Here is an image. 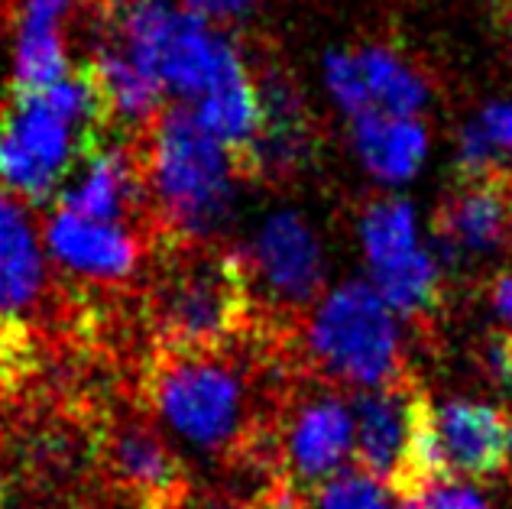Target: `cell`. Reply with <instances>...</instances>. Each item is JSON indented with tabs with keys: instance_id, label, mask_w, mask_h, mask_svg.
Instances as JSON below:
<instances>
[{
	"instance_id": "1",
	"label": "cell",
	"mask_w": 512,
	"mask_h": 509,
	"mask_svg": "<svg viewBox=\"0 0 512 509\" xmlns=\"http://www.w3.org/2000/svg\"><path fill=\"white\" fill-rule=\"evenodd\" d=\"M111 124L88 65L43 91H13L0 104V189L46 202L75 159L98 150Z\"/></svg>"
},
{
	"instance_id": "2",
	"label": "cell",
	"mask_w": 512,
	"mask_h": 509,
	"mask_svg": "<svg viewBox=\"0 0 512 509\" xmlns=\"http://www.w3.org/2000/svg\"><path fill=\"white\" fill-rule=\"evenodd\" d=\"M150 221L159 247L205 244L231 211L234 159L188 107L159 111L143 150Z\"/></svg>"
},
{
	"instance_id": "3",
	"label": "cell",
	"mask_w": 512,
	"mask_h": 509,
	"mask_svg": "<svg viewBox=\"0 0 512 509\" xmlns=\"http://www.w3.org/2000/svg\"><path fill=\"white\" fill-rule=\"evenodd\" d=\"M140 390L182 438L231 461H263L276 441L269 438V422L253 415L247 377L227 351L179 354L156 347Z\"/></svg>"
},
{
	"instance_id": "4",
	"label": "cell",
	"mask_w": 512,
	"mask_h": 509,
	"mask_svg": "<svg viewBox=\"0 0 512 509\" xmlns=\"http://www.w3.org/2000/svg\"><path fill=\"white\" fill-rule=\"evenodd\" d=\"M169 266L150 299V325L159 351H231L253 334L250 257L188 244L166 250Z\"/></svg>"
},
{
	"instance_id": "5",
	"label": "cell",
	"mask_w": 512,
	"mask_h": 509,
	"mask_svg": "<svg viewBox=\"0 0 512 509\" xmlns=\"http://www.w3.org/2000/svg\"><path fill=\"white\" fill-rule=\"evenodd\" d=\"M308 344L325 373L363 390L415 380L396 328V315L376 289L347 283L318 305Z\"/></svg>"
},
{
	"instance_id": "6",
	"label": "cell",
	"mask_w": 512,
	"mask_h": 509,
	"mask_svg": "<svg viewBox=\"0 0 512 509\" xmlns=\"http://www.w3.org/2000/svg\"><path fill=\"white\" fill-rule=\"evenodd\" d=\"M325 82L350 120L360 117H415L428 101L425 78L383 46L331 52Z\"/></svg>"
},
{
	"instance_id": "7",
	"label": "cell",
	"mask_w": 512,
	"mask_h": 509,
	"mask_svg": "<svg viewBox=\"0 0 512 509\" xmlns=\"http://www.w3.org/2000/svg\"><path fill=\"white\" fill-rule=\"evenodd\" d=\"M101 458L117 490L140 509H188L192 480L182 458L175 454L156 428L143 422H117L104 435Z\"/></svg>"
},
{
	"instance_id": "8",
	"label": "cell",
	"mask_w": 512,
	"mask_h": 509,
	"mask_svg": "<svg viewBox=\"0 0 512 509\" xmlns=\"http://www.w3.org/2000/svg\"><path fill=\"white\" fill-rule=\"evenodd\" d=\"M512 224V172H454L435 211V237L451 260L480 257L506 240Z\"/></svg>"
},
{
	"instance_id": "9",
	"label": "cell",
	"mask_w": 512,
	"mask_h": 509,
	"mask_svg": "<svg viewBox=\"0 0 512 509\" xmlns=\"http://www.w3.org/2000/svg\"><path fill=\"white\" fill-rule=\"evenodd\" d=\"M250 270L279 302L302 305L312 299L325 276V260L308 221L292 211L273 214L253 244Z\"/></svg>"
},
{
	"instance_id": "10",
	"label": "cell",
	"mask_w": 512,
	"mask_h": 509,
	"mask_svg": "<svg viewBox=\"0 0 512 509\" xmlns=\"http://www.w3.org/2000/svg\"><path fill=\"white\" fill-rule=\"evenodd\" d=\"M146 195V172L143 150L130 143L98 146L85 159V172L78 176L72 189H65L59 208L82 214L94 221H124L130 214H143Z\"/></svg>"
},
{
	"instance_id": "11",
	"label": "cell",
	"mask_w": 512,
	"mask_h": 509,
	"mask_svg": "<svg viewBox=\"0 0 512 509\" xmlns=\"http://www.w3.org/2000/svg\"><path fill=\"white\" fill-rule=\"evenodd\" d=\"M49 250L62 266L98 283H120L140 263V237L117 221H94L59 208L46 227Z\"/></svg>"
},
{
	"instance_id": "12",
	"label": "cell",
	"mask_w": 512,
	"mask_h": 509,
	"mask_svg": "<svg viewBox=\"0 0 512 509\" xmlns=\"http://www.w3.org/2000/svg\"><path fill=\"white\" fill-rule=\"evenodd\" d=\"M347 451H354V415L334 396H318L299 406L286 432L289 480L299 490H315L341 474Z\"/></svg>"
},
{
	"instance_id": "13",
	"label": "cell",
	"mask_w": 512,
	"mask_h": 509,
	"mask_svg": "<svg viewBox=\"0 0 512 509\" xmlns=\"http://www.w3.org/2000/svg\"><path fill=\"white\" fill-rule=\"evenodd\" d=\"M438 438L451 474L496 477L509 464L512 422L493 406L454 399L438 409Z\"/></svg>"
},
{
	"instance_id": "14",
	"label": "cell",
	"mask_w": 512,
	"mask_h": 509,
	"mask_svg": "<svg viewBox=\"0 0 512 509\" xmlns=\"http://www.w3.org/2000/svg\"><path fill=\"white\" fill-rule=\"evenodd\" d=\"M422 386L415 380L380 386V390H363L357 396L354 412V458L363 474L373 480H386L396 474L409 441L412 422V396Z\"/></svg>"
},
{
	"instance_id": "15",
	"label": "cell",
	"mask_w": 512,
	"mask_h": 509,
	"mask_svg": "<svg viewBox=\"0 0 512 509\" xmlns=\"http://www.w3.org/2000/svg\"><path fill=\"white\" fill-rule=\"evenodd\" d=\"M72 0H23L17 52H13V91H43L69 75L59 33Z\"/></svg>"
},
{
	"instance_id": "16",
	"label": "cell",
	"mask_w": 512,
	"mask_h": 509,
	"mask_svg": "<svg viewBox=\"0 0 512 509\" xmlns=\"http://www.w3.org/2000/svg\"><path fill=\"white\" fill-rule=\"evenodd\" d=\"M43 289V260L23 211L0 189V315L17 318Z\"/></svg>"
},
{
	"instance_id": "17",
	"label": "cell",
	"mask_w": 512,
	"mask_h": 509,
	"mask_svg": "<svg viewBox=\"0 0 512 509\" xmlns=\"http://www.w3.org/2000/svg\"><path fill=\"white\" fill-rule=\"evenodd\" d=\"M354 146L376 179L406 182L428 153V133L415 117H360L354 120Z\"/></svg>"
},
{
	"instance_id": "18",
	"label": "cell",
	"mask_w": 512,
	"mask_h": 509,
	"mask_svg": "<svg viewBox=\"0 0 512 509\" xmlns=\"http://www.w3.org/2000/svg\"><path fill=\"white\" fill-rule=\"evenodd\" d=\"M88 72L101 91L107 111H111V120L146 124L156 114L163 85L156 82L153 72H146L130 52H124L111 39L98 46L94 59L88 62Z\"/></svg>"
},
{
	"instance_id": "19",
	"label": "cell",
	"mask_w": 512,
	"mask_h": 509,
	"mask_svg": "<svg viewBox=\"0 0 512 509\" xmlns=\"http://www.w3.org/2000/svg\"><path fill=\"white\" fill-rule=\"evenodd\" d=\"M360 234L373 273H383L422 250L419 231H415V211L402 198H386V202L370 205L363 214Z\"/></svg>"
},
{
	"instance_id": "20",
	"label": "cell",
	"mask_w": 512,
	"mask_h": 509,
	"mask_svg": "<svg viewBox=\"0 0 512 509\" xmlns=\"http://www.w3.org/2000/svg\"><path fill=\"white\" fill-rule=\"evenodd\" d=\"M509 156H512V101L487 104L461 133L457 172L509 169L506 166Z\"/></svg>"
},
{
	"instance_id": "21",
	"label": "cell",
	"mask_w": 512,
	"mask_h": 509,
	"mask_svg": "<svg viewBox=\"0 0 512 509\" xmlns=\"http://www.w3.org/2000/svg\"><path fill=\"white\" fill-rule=\"evenodd\" d=\"M305 509H389V503L380 480L354 467V471H341L318 484L312 490V500H305Z\"/></svg>"
},
{
	"instance_id": "22",
	"label": "cell",
	"mask_w": 512,
	"mask_h": 509,
	"mask_svg": "<svg viewBox=\"0 0 512 509\" xmlns=\"http://www.w3.org/2000/svg\"><path fill=\"white\" fill-rule=\"evenodd\" d=\"M250 4L253 0H182V7L198 13V17H237Z\"/></svg>"
},
{
	"instance_id": "23",
	"label": "cell",
	"mask_w": 512,
	"mask_h": 509,
	"mask_svg": "<svg viewBox=\"0 0 512 509\" xmlns=\"http://www.w3.org/2000/svg\"><path fill=\"white\" fill-rule=\"evenodd\" d=\"M490 299H493L496 315L503 318V328H506V331H512V270L496 273V276H493Z\"/></svg>"
},
{
	"instance_id": "24",
	"label": "cell",
	"mask_w": 512,
	"mask_h": 509,
	"mask_svg": "<svg viewBox=\"0 0 512 509\" xmlns=\"http://www.w3.org/2000/svg\"><path fill=\"white\" fill-rule=\"evenodd\" d=\"M198 509H256V503L244 506V503H231V500H208V503H201Z\"/></svg>"
},
{
	"instance_id": "25",
	"label": "cell",
	"mask_w": 512,
	"mask_h": 509,
	"mask_svg": "<svg viewBox=\"0 0 512 509\" xmlns=\"http://www.w3.org/2000/svg\"><path fill=\"white\" fill-rule=\"evenodd\" d=\"M506 467H509V471H512V438H509V464H506Z\"/></svg>"
},
{
	"instance_id": "26",
	"label": "cell",
	"mask_w": 512,
	"mask_h": 509,
	"mask_svg": "<svg viewBox=\"0 0 512 509\" xmlns=\"http://www.w3.org/2000/svg\"><path fill=\"white\" fill-rule=\"evenodd\" d=\"M130 4H133V0H130Z\"/></svg>"
}]
</instances>
